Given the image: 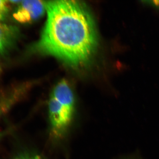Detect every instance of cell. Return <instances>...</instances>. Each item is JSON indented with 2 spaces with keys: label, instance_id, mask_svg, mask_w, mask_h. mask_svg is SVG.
I'll return each mask as SVG.
<instances>
[{
  "label": "cell",
  "instance_id": "4",
  "mask_svg": "<svg viewBox=\"0 0 159 159\" xmlns=\"http://www.w3.org/2000/svg\"><path fill=\"white\" fill-rule=\"evenodd\" d=\"M19 5L29 12L32 22L41 18L46 11L45 2L43 1H21Z\"/></svg>",
  "mask_w": 159,
  "mask_h": 159
},
{
  "label": "cell",
  "instance_id": "1",
  "mask_svg": "<svg viewBox=\"0 0 159 159\" xmlns=\"http://www.w3.org/2000/svg\"><path fill=\"white\" fill-rule=\"evenodd\" d=\"M47 17L34 52L78 66L94 52L97 41L94 21L82 3L73 1L45 2Z\"/></svg>",
  "mask_w": 159,
  "mask_h": 159
},
{
  "label": "cell",
  "instance_id": "11",
  "mask_svg": "<svg viewBox=\"0 0 159 159\" xmlns=\"http://www.w3.org/2000/svg\"><path fill=\"white\" fill-rule=\"evenodd\" d=\"M1 67H0V71H1Z\"/></svg>",
  "mask_w": 159,
  "mask_h": 159
},
{
  "label": "cell",
  "instance_id": "3",
  "mask_svg": "<svg viewBox=\"0 0 159 159\" xmlns=\"http://www.w3.org/2000/svg\"><path fill=\"white\" fill-rule=\"evenodd\" d=\"M19 35V30L16 27L0 22V40L6 48L14 45Z\"/></svg>",
  "mask_w": 159,
  "mask_h": 159
},
{
  "label": "cell",
  "instance_id": "6",
  "mask_svg": "<svg viewBox=\"0 0 159 159\" xmlns=\"http://www.w3.org/2000/svg\"><path fill=\"white\" fill-rule=\"evenodd\" d=\"M13 16L16 20L20 23L25 24L32 22L29 12L19 5L17 9L14 13Z\"/></svg>",
  "mask_w": 159,
  "mask_h": 159
},
{
  "label": "cell",
  "instance_id": "7",
  "mask_svg": "<svg viewBox=\"0 0 159 159\" xmlns=\"http://www.w3.org/2000/svg\"><path fill=\"white\" fill-rule=\"evenodd\" d=\"M9 2L0 0V22L4 20L9 12Z\"/></svg>",
  "mask_w": 159,
  "mask_h": 159
},
{
  "label": "cell",
  "instance_id": "5",
  "mask_svg": "<svg viewBox=\"0 0 159 159\" xmlns=\"http://www.w3.org/2000/svg\"><path fill=\"white\" fill-rule=\"evenodd\" d=\"M19 98L18 94L14 90L8 91L0 96V119ZM1 136L0 133V137Z\"/></svg>",
  "mask_w": 159,
  "mask_h": 159
},
{
  "label": "cell",
  "instance_id": "2",
  "mask_svg": "<svg viewBox=\"0 0 159 159\" xmlns=\"http://www.w3.org/2000/svg\"><path fill=\"white\" fill-rule=\"evenodd\" d=\"M76 98L68 81L62 79L52 89L48 102L50 132L53 139L59 140L68 132L74 120Z\"/></svg>",
  "mask_w": 159,
  "mask_h": 159
},
{
  "label": "cell",
  "instance_id": "8",
  "mask_svg": "<svg viewBox=\"0 0 159 159\" xmlns=\"http://www.w3.org/2000/svg\"><path fill=\"white\" fill-rule=\"evenodd\" d=\"M14 159H43L39 155L31 153H25L18 155Z\"/></svg>",
  "mask_w": 159,
  "mask_h": 159
},
{
  "label": "cell",
  "instance_id": "10",
  "mask_svg": "<svg viewBox=\"0 0 159 159\" xmlns=\"http://www.w3.org/2000/svg\"><path fill=\"white\" fill-rule=\"evenodd\" d=\"M6 51H7V49H6L5 47L0 40V54L1 55L5 54Z\"/></svg>",
  "mask_w": 159,
  "mask_h": 159
},
{
  "label": "cell",
  "instance_id": "9",
  "mask_svg": "<svg viewBox=\"0 0 159 159\" xmlns=\"http://www.w3.org/2000/svg\"><path fill=\"white\" fill-rule=\"evenodd\" d=\"M143 2L148 4L159 8V1H144Z\"/></svg>",
  "mask_w": 159,
  "mask_h": 159
}]
</instances>
